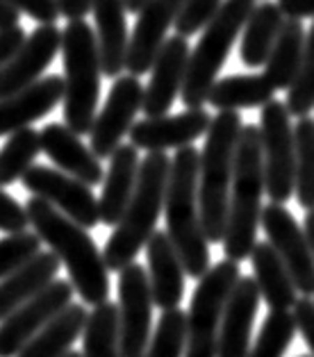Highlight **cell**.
<instances>
[{"instance_id":"obj_4","label":"cell","mask_w":314,"mask_h":357,"mask_svg":"<svg viewBox=\"0 0 314 357\" xmlns=\"http://www.w3.org/2000/svg\"><path fill=\"white\" fill-rule=\"evenodd\" d=\"M239 112H219L205 135L198 169L200 221L209 243H223L228 228V205L234 171V151L241 135Z\"/></svg>"},{"instance_id":"obj_38","label":"cell","mask_w":314,"mask_h":357,"mask_svg":"<svg viewBox=\"0 0 314 357\" xmlns=\"http://www.w3.org/2000/svg\"><path fill=\"white\" fill-rule=\"evenodd\" d=\"M223 0H185L182 10L176 21L178 37H194V34L203 32L209 23L214 21V16L219 14Z\"/></svg>"},{"instance_id":"obj_35","label":"cell","mask_w":314,"mask_h":357,"mask_svg":"<svg viewBox=\"0 0 314 357\" xmlns=\"http://www.w3.org/2000/svg\"><path fill=\"white\" fill-rule=\"evenodd\" d=\"M296 335L292 312H269L248 357H285Z\"/></svg>"},{"instance_id":"obj_15","label":"cell","mask_w":314,"mask_h":357,"mask_svg":"<svg viewBox=\"0 0 314 357\" xmlns=\"http://www.w3.org/2000/svg\"><path fill=\"white\" fill-rule=\"evenodd\" d=\"M185 0H151L135 23V30L130 34L126 71L130 75H144L153 71V64L160 55L162 46L167 43V32L171 25H176L178 14Z\"/></svg>"},{"instance_id":"obj_9","label":"cell","mask_w":314,"mask_h":357,"mask_svg":"<svg viewBox=\"0 0 314 357\" xmlns=\"http://www.w3.org/2000/svg\"><path fill=\"white\" fill-rule=\"evenodd\" d=\"M292 114L285 102L271 100L262 107L260 139L264 160V185L271 203L283 205L294 196L296 182V139Z\"/></svg>"},{"instance_id":"obj_2","label":"cell","mask_w":314,"mask_h":357,"mask_svg":"<svg viewBox=\"0 0 314 357\" xmlns=\"http://www.w3.org/2000/svg\"><path fill=\"white\" fill-rule=\"evenodd\" d=\"M198 169L200 153L194 146L180 148L171 160L164 216L167 234L178 250L185 273L200 280L209 271V241L205 237L198 205Z\"/></svg>"},{"instance_id":"obj_16","label":"cell","mask_w":314,"mask_h":357,"mask_svg":"<svg viewBox=\"0 0 314 357\" xmlns=\"http://www.w3.org/2000/svg\"><path fill=\"white\" fill-rule=\"evenodd\" d=\"M62 50V30L57 25H39L10 62L0 71V100L28 89L41 80V73Z\"/></svg>"},{"instance_id":"obj_8","label":"cell","mask_w":314,"mask_h":357,"mask_svg":"<svg viewBox=\"0 0 314 357\" xmlns=\"http://www.w3.org/2000/svg\"><path fill=\"white\" fill-rule=\"evenodd\" d=\"M239 278V262L223 259L198 280L187 312L185 357H216L223 312Z\"/></svg>"},{"instance_id":"obj_36","label":"cell","mask_w":314,"mask_h":357,"mask_svg":"<svg viewBox=\"0 0 314 357\" xmlns=\"http://www.w3.org/2000/svg\"><path fill=\"white\" fill-rule=\"evenodd\" d=\"M287 109L296 119L310 116L314 109V23L310 25L308 37H305V50L301 59L299 75L287 91Z\"/></svg>"},{"instance_id":"obj_39","label":"cell","mask_w":314,"mask_h":357,"mask_svg":"<svg viewBox=\"0 0 314 357\" xmlns=\"http://www.w3.org/2000/svg\"><path fill=\"white\" fill-rule=\"evenodd\" d=\"M28 225H30V219H28L25 207H21L19 200L0 189V232L19 234L28 230Z\"/></svg>"},{"instance_id":"obj_11","label":"cell","mask_w":314,"mask_h":357,"mask_svg":"<svg viewBox=\"0 0 314 357\" xmlns=\"http://www.w3.org/2000/svg\"><path fill=\"white\" fill-rule=\"evenodd\" d=\"M21 182L32 196L46 200V203H50L55 210L68 216V219L80 225V228L91 230L100 223L98 198L94 196L91 187H87L84 182L75 180L71 176H66L64 171L34 164L23 176Z\"/></svg>"},{"instance_id":"obj_46","label":"cell","mask_w":314,"mask_h":357,"mask_svg":"<svg viewBox=\"0 0 314 357\" xmlns=\"http://www.w3.org/2000/svg\"><path fill=\"white\" fill-rule=\"evenodd\" d=\"M305 237L310 241V248L314 252V212L305 214Z\"/></svg>"},{"instance_id":"obj_3","label":"cell","mask_w":314,"mask_h":357,"mask_svg":"<svg viewBox=\"0 0 314 357\" xmlns=\"http://www.w3.org/2000/svg\"><path fill=\"white\" fill-rule=\"evenodd\" d=\"M264 185V160H262L260 128L244 126L237 151H234V171L228 205V228L223 237V252L230 262L251 257L255 248V234L262 221V196Z\"/></svg>"},{"instance_id":"obj_34","label":"cell","mask_w":314,"mask_h":357,"mask_svg":"<svg viewBox=\"0 0 314 357\" xmlns=\"http://www.w3.org/2000/svg\"><path fill=\"white\" fill-rule=\"evenodd\" d=\"M185 351H187V314L180 307L162 312L144 357H185Z\"/></svg>"},{"instance_id":"obj_23","label":"cell","mask_w":314,"mask_h":357,"mask_svg":"<svg viewBox=\"0 0 314 357\" xmlns=\"http://www.w3.org/2000/svg\"><path fill=\"white\" fill-rule=\"evenodd\" d=\"M96 21V41H98L103 75L121 77L128 59V23L126 0H91Z\"/></svg>"},{"instance_id":"obj_40","label":"cell","mask_w":314,"mask_h":357,"mask_svg":"<svg viewBox=\"0 0 314 357\" xmlns=\"http://www.w3.org/2000/svg\"><path fill=\"white\" fill-rule=\"evenodd\" d=\"M3 3L14 7L19 14H28L39 25H55L59 19L57 0H3Z\"/></svg>"},{"instance_id":"obj_19","label":"cell","mask_w":314,"mask_h":357,"mask_svg":"<svg viewBox=\"0 0 314 357\" xmlns=\"http://www.w3.org/2000/svg\"><path fill=\"white\" fill-rule=\"evenodd\" d=\"M260 289L255 278H239L228 298L219 330V351L216 357H248L253 321L260 310Z\"/></svg>"},{"instance_id":"obj_22","label":"cell","mask_w":314,"mask_h":357,"mask_svg":"<svg viewBox=\"0 0 314 357\" xmlns=\"http://www.w3.org/2000/svg\"><path fill=\"white\" fill-rule=\"evenodd\" d=\"M148 282H151L153 303L162 312L178 310L185 296V266L178 250L173 248L167 232H155L146 243Z\"/></svg>"},{"instance_id":"obj_26","label":"cell","mask_w":314,"mask_h":357,"mask_svg":"<svg viewBox=\"0 0 314 357\" xmlns=\"http://www.w3.org/2000/svg\"><path fill=\"white\" fill-rule=\"evenodd\" d=\"M251 262L260 296L269 305V312H292L299 301V289L271 243L257 241L251 252Z\"/></svg>"},{"instance_id":"obj_42","label":"cell","mask_w":314,"mask_h":357,"mask_svg":"<svg viewBox=\"0 0 314 357\" xmlns=\"http://www.w3.org/2000/svg\"><path fill=\"white\" fill-rule=\"evenodd\" d=\"M25 39H28V34H25L21 25L19 28L0 30V71H3V66L19 53V48L25 43Z\"/></svg>"},{"instance_id":"obj_49","label":"cell","mask_w":314,"mask_h":357,"mask_svg":"<svg viewBox=\"0 0 314 357\" xmlns=\"http://www.w3.org/2000/svg\"><path fill=\"white\" fill-rule=\"evenodd\" d=\"M301 357H308V355H301Z\"/></svg>"},{"instance_id":"obj_44","label":"cell","mask_w":314,"mask_h":357,"mask_svg":"<svg viewBox=\"0 0 314 357\" xmlns=\"http://www.w3.org/2000/svg\"><path fill=\"white\" fill-rule=\"evenodd\" d=\"M59 14L71 21H84L87 14L91 12V0H57Z\"/></svg>"},{"instance_id":"obj_28","label":"cell","mask_w":314,"mask_h":357,"mask_svg":"<svg viewBox=\"0 0 314 357\" xmlns=\"http://www.w3.org/2000/svg\"><path fill=\"white\" fill-rule=\"evenodd\" d=\"M285 21L287 19L278 5L274 3L255 5V10L248 16L241 32V48H239L241 62L251 68L264 66L274 50V43L281 37Z\"/></svg>"},{"instance_id":"obj_1","label":"cell","mask_w":314,"mask_h":357,"mask_svg":"<svg viewBox=\"0 0 314 357\" xmlns=\"http://www.w3.org/2000/svg\"><path fill=\"white\" fill-rule=\"evenodd\" d=\"M30 225L46 241L59 262L66 266L73 289L80 294L84 305H98L110 301V271L103 252L89 237V232L73 223L68 216L55 210L50 203L32 196L25 205Z\"/></svg>"},{"instance_id":"obj_13","label":"cell","mask_w":314,"mask_h":357,"mask_svg":"<svg viewBox=\"0 0 314 357\" xmlns=\"http://www.w3.org/2000/svg\"><path fill=\"white\" fill-rule=\"evenodd\" d=\"M144 105V84L135 75H121L110 89L107 100L94 121L91 151L98 160H107L117 153L121 139L130 135L137 123L135 116Z\"/></svg>"},{"instance_id":"obj_48","label":"cell","mask_w":314,"mask_h":357,"mask_svg":"<svg viewBox=\"0 0 314 357\" xmlns=\"http://www.w3.org/2000/svg\"><path fill=\"white\" fill-rule=\"evenodd\" d=\"M66 357H82V353H75V351H71Z\"/></svg>"},{"instance_id":"obj_5","label":"cell","mask_w":314,"mask_h":357,"mask_svg":"<svg viewBox=\"0 0 314 357\" xmlns=\"http://www.w3.org/2000/svg\"><path fill=\"white\" fill-rule=\"evenodd\" d=\"M171 160L167 153H148L139 164V176L135 194L126 207L124 219L107 239L103 250L107 271H124L135 262L137 252L142 250L148 239L155 234V223L164 210L167 198Z\"/></svg>"},{"instance_id":"obj_17","label":"cell","mask_w":314,"mask_h":357,"mask_svg":"<svg viewBox=\"0 0 314 357\" xmlns=\"http://www.w3.org/2000/svg\"><path fill=\"white\" fill-rule=\"evenodd\" d=\"M189 43L185 37H169L162 46L160 55H157L151 82L144 89V116L146 119H162L167 116L173 100L178 98L185 84L187 66H189Z\"/></svg>"},{"instance_id":"obj_24","label":"cell","mask_w":314,"mask_h":357,"mask_svg":"<svg viewBox=\"0 0 314 357\" xmlns=\"http://www.w3.org/2000/svg\"><path fill=\"white\" fill-rule=\"evenodd\" d=\"M139 153L133 144L119 146L117 153L110 158L107 176L103 182V194L98 198V212L100 221L105 225H119L124 219L126 207L130 205V198L135 194L137 176H139Z\"/></svg>"},{"instance_id":"obj_14","label":"cell","mask_w":314,"mask_h":357,"mask_svg":"<svg viewBox=\"0 0 314 357\" xmlns=\"http://www.w3.org/2000/svg\"><path fill=\"white\" fill-rule=\"evenodd\" d=\"M260 225L264 228L269 243L290 271L296 289L308 298L314 296V252L305 237V230H301L292 212L283 205L269 203L262 210Z\"/></svg>"},{"instance_id":"obj_47","label":"cell","mask_w":314,"mask_h":357,"mask_svg":"<svg viewBox=\"0 0 314 357\" xmlns=\"http://www.w3.org/2000/svg\"><path fill=\"white\" fill-rule=\"evenodd\" d=\"M148 3H151V0H126V10L133 14H139Z\"/></svg>"},{"instance_id":"obj_30","label":"cell","mask_w":314,"mask_h":357,"mask_svg":"<svg viewBox=\"0 0 314 357\" xmlns=\"http://www.w3.org/2000/svg\"><path fill=\"white\" fill-rule=\"evenodd\" d=\"M276 89L264 75H228L216 80L207 102L219 112H237L248 107H264L274 100Z\"/></svg>"},{"instance_id":"obj_33","label":"cell","mask_w":314,"mask_h":357,"mask_svg":"<svg viewBox=\"0 0 314 357\" xmlns=\"http://www.w3.org/2000/svg\"><path fill=\"white\" fill-rule=\"evenodd\" d=\"M296 139V182L294 196L305 212H314V119H299Z\"/></svg>"},{"instance_id":"obj_7","label":"cell","mask_w":314,"mask_h":357,"mask_svg":"<svg viewBox=\"0 0 314 357\" xmlns=\"http://www.w3.org/2000/svg\"><path fill=\"white\" fill-rule=\"evenodd\" d=\"M255 10V0H225L214 21L200 34L196 48L189 55V66L180 98L187 109H203L216 75L228 59L230 48L244 32L248 16Z\"/></svg>"},{"instance_id":"obj_18","label":"cell","mask_w":314,"mask_h":357,"mask_svg":"<svg viewBox=\"0 0 314 357\" xmlns=\"http://www.w3.org/2000/svg\"><path fill=\"white\" fill-rule=\"evenodd\" d=\"M212 126V116L205 109H187L176 116L162 119H142L130 130V144L137 151L146 153H164L169 148H187L198 137L207 135Z\"/></svg>"},{"instance_id":"obj_29","label":"cell","mask_w":314,"mask_h":357,"mask_svg":"<svg viewBox=\"0 0 314 357\" xmlns=\"http://www.w3.org/2000/svg\"><path fill=\"white\" fill-rule=\"evenodd\" d=\"M305 28L301 21H292L287 19L281 37L274 43V50L269 55L267 64H264V80L274 86V89H287L294 84L296 75H299L301 68V59H303V50H305Z\"/></svg>"},{"instance_id":"obj_6","label":"cell","mask_w":314,"mask_h":357,"mask_svg":"<svg viewBox=\"0 0 314 357\" xmlns=\"http://www.w3.org/2000/svg\"><path fill=\"white\" fill-rule=\"evenodd\" d=\"M64 59V121L66 128L80 135H91L98 116L100 98V53L96 30L87 21H71L62 30Z\"/></svg>"},{"instance_id":"obj_45","label":"cell","mask_w":314,"mask_h":357,"mask_svg":"<svg viewBox=\"0 0 314 357\" xmlns=\"http://www.w3.org/2000/svg\"><path fill=\"white\" fill-rule=\"evenodd\" d=\"M19 12L10 7L7 3L0 0V30H10V28H19Z\"/></svg>"},{"instance_id":"obj_12","label":"cell","mask_w":314,"mask_h":357,"mask_svg":"<svg viewBox=\"0 0 314 357\" xmlns=\"http://www.w3.org/2000/svg\"><path fill=\"white\" fill-rule=\"evenodd\" d=\"M73 305V284L55 280L0 324V357H16L30 339Z\"/></svg>"},{"instance_id":"obj_43","label":"cell","mask_w":314,"mask_h":357,"mask_svg":"<svg viewBox=\"0 0 314 357\" xmlns=\"http://www.w3.org/2000/svg\"><path fill=\"white\" fill-rule=\"evenodd\" d=\"M285 19L292 21H303V19H314V0H278Z\"/></svg>"},{"instance_id":"obj_31","label":"cell","mask_w":314,"mask_h":357,"mask_svg":"<svg viewBox=\"0 0 314 357\" xmlns=\"http://www.w3.org/2000/svg\"><path fill=\"white\" fill-rule=\"evenodd\" d=\"M82 357H121L119 348V305L103 303L89 312L82 333Z\"/></svg>"},{"instance_id":"obj_21","label":"cell","mask_w":314,"mask_h":357,"mask_svg":"<svg viewBox=\"0 0 314 357\" xmlns=\"http://www.w3.org/2000/svg\"><path fill=\"white\" fill-rule=\"evenodd\" d=\"M41 137V153L48 155L52 164H57L66 176L84 182L87 187L100 185L105 173L103 164L96 158L89 146L80 142L73 130H68L62 123H48L39 132Z\"/></svg>"},{"instance_id":"obj_20","label":"cell","mask_w":314,"mask_h":357,"mask_svg":"<svg viewBox=\"0 0 314 357\" xmlns=\"http://www.w3.org/2000/svg\"><path fill=\"white\" fill-rule=\"evenodd\" d=\"M64 100V77L46 75L28 89L0 100V137L30 128Z\"/></svg>"},{"instance_id":"obj_10","label":"cell","mask_w":314,"mask_h":357,"mask_svg":"<svg viewBox=\"0 0 314 357\" xmlns=\"http://www.w3.org/2000/svg\"><path fill=\"white\" fill-rule=\"evenodd\" d=\"M153 294L148 271L133 262L119 273V348L121 357H144L151 342Z\"/></svg>"},{"instance_id":"obj_27","label":"cell","mask_w":314,"mask_h":357,"mask_svg":"<svg viewBox=\"0 0 314 357\" xmlns=\"http://www.w3.org/2000/svg\"><path fill=\"white\" fill-rule=\"evenodd\" d=\"M87 321L89 312L84 305H68L62 314L34 335L16 357H66L75 339L84 333Z\"/></svg>"},{"instance_id":"obj_32","label":"cell","mask_w":314,"mask_h":357,"mask_svg":"<svg viewBox=\"0 0 314 357\" xmlns=\"http://www.w3.org/2000/svg\"><path fill=\"white\" fill-rule=\"evenodd\" d=\"M41 153V137L34 128H25L10 135L0 148V187L14 185L16 180L34 167V160Z\"/></svg>"},{"instance_id":"obj_37","label":"cell","mask_w":314,"mask_h":357,"mask_svg":"<svg viewBox=\"0 0 314 357\" xmlns=\"http://www.w3.org/2000/svg\"><path fill=\"white\" fill-rule=\"evenodd\" d=\"M41 237L37 232H19L7 234L0 239V282L10 278L19 268L34 259L41 252Z\"/></svg>"},{"instance_id":"obj_41","label":"cell","mask_w":314,"mask_h":357,"mask_svg":"<svg viewBox=\"0 0 314 357\" xmlns=\"http://www.w3.org/2000/svg\"><path fill=\"white\" fill-rule=\"evenodd\" d=\"M292 314L296 321V330L303 335L305 344H308L310 353L314 357V301H310L308 296H303V298L296 301Z\"/></svg>"},{"instance_id":"obj_25","label":"cell","mask_w":314,"mask_h":357,"mask_svg":"<svg viewBox=\"0 0 314 357\" xmlns=\"http://www.w3.org/2000/svg\"><path fill=\"white\" fill-rule=\"evenodd\" d=\"M62 262L52 250H41L37 257L30 259L23 268H19L10 278L0 282V324L25 305L34 296L41 294L48 284L55 282Z\"/></svg>"}]
</instances>
